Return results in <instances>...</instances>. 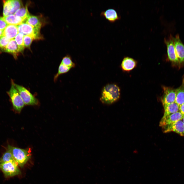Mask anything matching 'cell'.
Segmentation results:
<instances>
[{"label":"cell","mask_w":184,"mask_h":184,"mask_svg":"<svg viewBox=\"0 0 184 184\" xmlns=\"http://www.w3.org/2000/svg\"><path fill=\"white\" fill-rule=\"evenodd\" d=\"M120 94V89L117 85L108 84L102 89L100 100L103 104L110 105L118 100Z\"/></svg>","instance_id":"cell-1"},{"label":"cell","mask_w":184,"mask_h":184,"mask_svg":"<svg viewBox=\"0 0 184 184\" xmlns=\"http://www.w3.org/2000/svg\"><path fill=\"white\" fill-rule=\"evenodd\" d=\"M7 149L11 153L14 160L20 167L24 166L30 158L31 149H23L8 145Z\"/></svg>","instance_id":"cell-2"},{"label":"cell","mask_w":184,"mask_h":184,"mask_svg":"<svg viewBox=\"0 0 184 184\" xmlns=\"http://www.w3.org/2000/svg\"><path fill=\"white\" fill-rule=\"evenodd\" d=\"M14 82L13 80L12 79L10 88L7 93L13 109L17 112H20L25 105L14 85Z\"/></svg>","instance_id":"cell-3"},{"label":"cell","mask_w":184,"mask_h":184,"mask_svg":"<svg viewBox=\"0 0 184 184\" xmlns=\"http://www.w3.org/2000/svg\"><path fill=\"white\" fill-rule=\"evenodd\" d=\"M14 84L25 105H36L38 104V99L27 88L22 86L15 83L14 82Z\"/></svg>","instance_id":"cell-4"},{"label":"cell","mask_w":184,"mask_h":184,"mask_svg":"<svg viewBox=\"0 0 184 184\" xmlns=\"http://www.w3.org/2000/svg\"><path fill=\"white\" fill-rule=\"evenodd\" d=\"M18 164L14 160L0 164V169L6 177H11L21 174Z\"/></svg>","instance_id":"cell-5"},{"label":"cell","mask_w":184,"mask_h":184,"mask_svg":"<svg viewBox=\"0 0 184 184\" xmlns=\"http://www.w3.org/2000/svg\"><path fill=\"white\" fill-rule=\"evenodd\" d=\"M18 32L24 36L32 35L35 37L36 39H42L40 31L25 22L17 26Z\"/></svg>","instance_id":"cell-6"},{"label":"cell","mask_w":184,"mask_h":184,"mask_svg":"<svg viewBox=\"0 0 184 184\" xmlns=\"http://www.w3.org/2000/svg\"><path fill=\"white\" fill-rule=\"evenodd\" d=\"M164 42L166 46L167 55L169 60L175 64H179L180 63L175 49L173 37L170 35L168 38L164 39Z\"/></svg>","instance_id":"cell-7"},{"label":"cell","mask_w":184,"mask_h":184,"mask_svg":"<svg viewBox=\"0 0 184 184\" xmlns=\"http://www.w3.org/2000/svg\"><path fill=\"white\" fill-rule=\"evenodd\" d=\"M164 94L161 99L163 105L175 102L176 89L163 87Z\"/></svg>","instance_id":"cell-8"},{"label":"cell","mask_w":184,"mask_h":184,"mask_svg":"<svg viewBox=\"0 0 184 184\" xmlns=\"http://www.w3.org/2000/svg\"><path fill=\"white\" fill-rule=\"evenodd\" d=\"M164 133L174 132L181 136L184 135V124L182 120L162 127Z\"/></svg>","instance_id":"cell-9"},{"label":"cell","mask_w":184,"mask_h":184,"mask_svg":"<svg viewBox=\"0 0 184 184\" xmlns=\"http://www.w3.org/2000/svg\"><path fill=\"white\" fill-rule=\"evenodd\" d=\"M173 40L176 53L179 63L184 64V45L178 34L173 37Z\"/></svg>","instance_id":"cell-10"},{"label":"cell","mask_w":184,"mask_h":184,"mask_svg":"<svg viewBox=\"0 0 184 184\" xmlns=\"http://www.w3.org/2000/svg\"><path fill=\"white\" fill-rule=\"evenodd\" d=\"M183 115L179 111L165 117H162L159 122L162 127L182 120Z\"/></svg>","instance_id":"cell-11"},{"label":"cell","mask_w":184,"mask_h":184,"mask_svg":"<svg viewBox=\"0 0 184 184\" xmlns=\"http://www.w3.org/2000/svg\"><path fill=\"white\" fill-rule=\"evenodd\" d=\"M100 16L105 17L111 23L114 22L120 18L117 11L112 8H109L102 11Z\"/></svg>","instance_id":"cell-12"},{"label":"cell","mask_w":184,"mask_h":184,"mask_svg":"<svg viewBox=\"0 0 184 184\" xmlns=\"http://www.w3.org/2000/svg\"><path fill=\"white\" fill-rule=\"evenodd\" d=\"M4 51L12 54L15 59L20 53H22L14 39L10 40Z\"/></svg>","instance_id":"cell-13"},{"label":"cell","mask_w":184,"mask_h":184,"mask_svg":"<svg viewBox=\"0 0 184 184\" xmlns=\"http://www.w3.org/2000/svg\"><path fill=\"white\" fill-rule=\"evenodd\" d=\"M18 32L17 26L9 25L4 30L3 35L11 40L15 38Z\"/></svg>","instance_id":"cell-14"},{"label":"cell","mask_w":184,"mask_h":184,"mask_svg":"<svg viewBox=\"0 0 184 184\" xmlns=\"http://www.w3.org/2000/svg\"><path fill=\"white\" fill-rule=\"evenodd\" d=\"M136 61L133 59L126 57L123 59L121 64L122 69L126 71H129L133 69L136 66Z\"/></svg>","instance_id":"cell-15"},{"label":"cell","mask_w":184,"mask_h":184,"mask_svg":"<svg viewBox=\"0 0 184 184\" xmlns=\"http://www.w3.org/2000/svg\"><path fill=\"white\" fill-rule=\"evenodd\" d=\"M3 17L7 24L10 25L18 26L25 21L24 19L14 14L10 15Z\"/></svg>","instance_id":"cell-16"},{"label":"cell","mask_w":184,"mask_h":184,"mask_svg":"<svg viewBox=\"0 0 184 184\" xmlns=\"http://www.w3.org/2000/svg\"><path fill=\"white\" fill-rule=\"evenodd\" d=\"M175 102L179 106L184 103V76L181 85L176 89Z\"/></svg>","instance_id":"cell-17"},{"label":"cell","mask_w":184,"mask_h":184,"mask_svg":"<svg viewBox=\"0 0 184 184\" xmlns=\"http://www.w3.org/2000/svg\"><path fill=\"white\" fill-rule=\"evenodd\" d=\"M164 117L179 111V106L175 102L163 105Z\"/></svg>","instance_id":"cell-18"},{"label":"cell","mask_w":184,"mask_h":184,"mask_svg":"<svg viewBox=\"0 0 184 184\" xmlns=\"http://www.w3.org/2000/svg\"><path fill=\"white\" fill-rule=\"evenodd\" d=\"M25 22L37 30L40 31L42 25L39 18L38 17L30 15Z\"/></svg>","instance_id":"cell-19"},{"label":"cell","mask_w":184,"mask_h":184,"mask_svg":"<svg viewBox=\"0 0 184 184\" xmlns=\"http://www.w3.org/2000/svg\"><path fill=\"white\" fill-rule=\"evenodd\" d=\"M13 8V0L4 1L3 12L4 17L12 15Z\"/></svg>","instance_id":"cell-20"},{"label":"cell","mask_w":184,"mask_h":184,"mask_svg":"<svg viewBox=\"0 0 184 184\" xmlns=\"http://www.w3.org/2000/svg\"><path fill=\"white\" fill-rule=\"evenodd\" d=\"M71 68L70 67L60 63L58 67L57 72L54 77V82H56L60 75L67 72Z\"/></svg>","instance_id":"cell-21"},{"label":"cell","mask_w":184,"mask_h":184,"mask_svg":"<svg viewBox=\"0 0 184 184\" xmlns=\"http://www.w3.org/2000/svg\"><path fill=\"white\" fill-rule=\"evenodd\" d=\"M14 14L25 20L30 15L27 6V5L25 7H21Z\"/></svg>","instance_id":"cell-22"},{"label":"cell","mask_w":184,"mask_h":184,"mask_svg":"<svg viewBox=\"0 0 184 184\" xmlns=\"http://www.w3.org/2000/svg\"><path fill=\"white\" fill-rule=\"evenodd\" d=\"M13 160H14L11 153L7 149L0 158V164Z\"/></svg>","instance_id":"cell-23"},{"label":"cell","mask_w":184,"mask_h":184,"mask_svg":"<svg viewBox=\"0 0 184 184\" xmlns=\"http://www.w3.org/2000/svg\"><path fill=\"white\" fill-rule=\"evenodd\" d=\"M24 36L19 33L15 37L14 39L22 53L24 51L25 46L24 42Z\"/></svg>","instance_id":"cell-24"},{"label":"cell","mask_w":184,"mask_h":184,"mask_svg":"<svg viewBox=\"0 0 184 184\" xmlns=\"http://www.w3.org/2000/svg\"><path fill=\"white\" fill-rule=\"evenodd\" d=\"M60 63L72 68L74 67L75 66V64L73 62L71 57L68 55L65 56L63 58Z\"/></svg>","instance_id":"cell-25"},{"label":"cell","mask_w":184,"mask_h":184,"mask_svg":"<svg viewBox=\"0 0 184 184\" xmlns=\"http://www.w3.org/2000/svg\"><path fill=\"white\" fill-rule=\"evenodd\" d=\"M36 39L35 37L32 35L24 36V42L25 47L30 49V46L33 40Z\"/></svg>","instance_id":"cell-26"},{"label":"cell","mask_w":184,"mask_h":184,"mask_svg":"<svg viewBox=\"0 0 184 184\" xmlns=\"http://www.w3.org/2000/svg\"><path fill=\"white\" fill-rule=\"evenodd\" d=\"M11 40L3 35L0 37V48L3 51Z\"/></svg>","instance_id":"cell-27"},{"label":"cell","mask_w":184,"mask_h":184,"mask_svg":"<svg viewBox=\"0 0 184 184\" xmlns=\"http://www.w3.org/2000/svg\"><path fill=\"white\" fill-rule=\"evenodd\" d=\"M8 25L3 17H0V30H4Z\"/></svg>","instance_id":"cell-28"},{"label":"cell","mask_w":184,"mask_h":184,"mask_svg":"<svg viewBox=\"0 0 184 184\" xmlns=\"http://www.w3.org/2000/svg\"><path fill=\"white\" fill-rule=\"evenodd\" d=\"M179 111L184 116V103L179 106Z\"/></svg>","instance_id":"cell-29"},{"label":"cell","mask_w":184,"mask_h":184,"mask_svg":"<svg viewBox=\"0 0 184 184\" xmlns=\"http://www.w3.org/2000/svg\"><path fill=\"white\" fill-rule=\"evenodd\" d=\"M3 30H0V37L3 35Z\"/></svg>","instance_id":"cell-30"},{"label":"cell","mask_w":184,"mask_h":184,"mask_svg":"<svg viewBox=\"0 0 184 184\" xmlns=\"http://www.w3.org/2000/svg\"><path fill=\"white\" fill-rule=\"evenodd\" d=\"M182 121L183 123L184 124V116H183V117L182 118Z\"/></svg>","instance_id":"cell-31"}]
</instances>
